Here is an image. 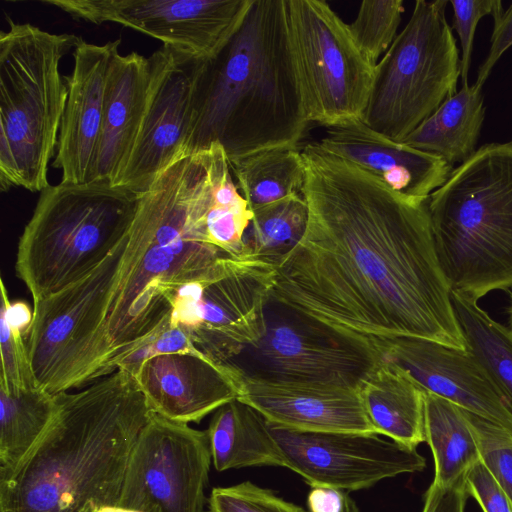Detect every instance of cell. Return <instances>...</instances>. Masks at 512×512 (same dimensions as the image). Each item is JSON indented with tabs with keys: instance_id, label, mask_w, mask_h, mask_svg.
Segmentation results:
<instances>
[{
	"instance_id": "6da1fadb",
	"label": "cell",
	"mask_w": 512,
	"mask_h": 512,
	"mask_svg": "<svg viewBox=\"0 0 512 512\" xmlns=\"http://www.w3.org/2000/svg\"><path fill=\"white\" fill-rule=\"evenodd\" d=\"M301 154L307 227L274 265L271 300L374 345L420 338L467 348L427 200L393 191L317 143Z\"/></svg>"
},
{
	"instance_id": "7a4b0ae2",
	"label": "cell",
	"mask_w": 512,
	"mask_h": 512,
	"mask_svg": "<svg viewBox=\"0 0 512 512\" xmlns=\"http://www.w3.org/2000/svg\"><path fill=\"white\" fill-rule=\"evenodd\" d=\"M226 161L223 147L214 143L179 158L139 194L102 329L97 378L117 371L169 322L180 289L230 256L210 244L205 227Z\"/></svg>"
},
{
	"instance_id": "3957f363",
	"label": "cell",
	"mask_w": 512,
	"mask_h": 512,
	"mask_svg": "<svg viewBox=\"0 0 512 512\" xmlns=\"http://www.w3.org/2000/svg\"><path fill=\"white\" fill-rule=\"evenodd\" d=\"M50 425L0 481V512H98L117 506L140 432L153 415L122 369L56 394Z\"/></svg>"
},
{
	"instance_id": "277c9868",
	"label": "cell",
	"mask_w": 512,
	"mask_h": 512,
	"mask_svg": "<svg viewBox=\"0 0 512 512\" xmlns=\"http://www.w3.org/2000/svg\"><path fill=\"white\" fill-rule=\"evenodd\" d=\"M309 120L289 49L284 0H253L200 74L186 155L220 144L229 161L297 147Z\"/></svg>"
},
{
	"instance_id": "5b68a950",
	"label": "cell",
	"mask_w": 512,
	"mask_h": 512,
	"mask_svg": "<svg viewBox=\"0 0 512 512\" xmlns=\"http://www.w3.org/2000/svg\"><path fill=\"white\" fill-rule=\"evenodd\" d=\"M452 292L478 301L512 288V143L483 145L427 200Z\"/></svg>"
},
{
	"instance_id": "8992f818",
	"label": "cell",
	"mask_w": 512,
	"mask_h": 512,
	"mask_svg": "<svg viewBox=\"0 0 512 512\" xmlns=\"http://www.w3.org/2000/svg\"><path fill=\"white\" fill-rule=\"evenodd\" d=\"M81 37L9 19L0 32V188L41 192L56 155L67 87L60 62Z\"/></svg>"
},
{
	"instance_id": "52a82bcc",
	"label": "cell",
	"mask_w": 512,
	"mask_h": 512,
	"mask_svg": "<svg viewBox=\"0 0 512 512\" xmlns=\"http://www.w3.org/2000/svg\"><path fill=\"white\" fill-rule=\"evenodd\" d=\"M139 195L105 184L60 182L40 192L18 241L15 271L33 302L78 282L128 234Z\"/></svg>"
},
{
	"instance_id": "ba28073f",
	"label": "cell",
	"mask_w": 512,
	"mask_h": 512,
	"mask_svg": "<svg viewBox=\"0 0 512 512\" xmlns=\"http://www.w3.org/2000/svg\"><path fill=\"white\" fill-rule=\"evenodd\" d=\"M447 4L416 1L406 26L375 66L361 120L394 141H404L456 93L461 58Z\"/></svg>"
},
{
	"instance_id": "9c48e42d",
	"label": "cell",
	"mask_w": 512,
	"mask_h": 512,
	"mask_svg": "<svg viewBox=\"0 0 512 512\" xmlns=\"http://www.w3.org/2000/svg\"><path fill=\"white\" fill-rule=\"evenodd\" d=\"M128 234L86 277L33 302L26 346L37 386L51 394L97 381L102 329Z\"/></svg>"
},
{
	"instance_id": "30bf717a",
	"label": "cell",
	"mask_w": 512,
	"mask_h": 512,
	"mask_svg": "<svg viewBox=\"0 0 512 512\" xmlns=\"http://www.w3.org/2000/svg\"><path fill=\"white\" fill-rule=\"evenodd\" d=\"M289 49L309 122L361 119L375 73L347 24L323 0H284Z\"/></svg>"
},
{
	"instance_id": "8fae6325",
	"label": "cell",
	"mask_w": 512,
	"mask_h": 512,
	"mask_svg": "<svg viewBox=\"0 0 512 512\" xmlns=\"http://www.w3.org/2000/svg\"><path fill=\"white\" fill-rule=\"evenodd\" d=\"M239 357L244 361L230 364L252 379L359 390L384 355L371 341L270 299L264 336Z\"/></svg>"
},
{
	"instance_id": "7c38bea8",
	"label": "cell",
	"mask_w": 512,
	"mask_h": 512,
	"mask_svg": "<svg viewBox=\"0 0 512 512\" xmlns=\"http://www.w3.org/2000/svg\"><path fill=\"white\" fill-rule=\"evenodd\" d=\"M274 282L273 264L227 256L205 278L179 290L169 324L181 328L205 357L228 364L264 336Z\"/></svg>"
},
{
	"instance_id": "4fadbf2b",
	"label": "cell",
	"mask_w": 512,
	"mask_h": 512,
	"mask_svg": "<svg viewBox=\"0 0 512 512\" xmlns=\"http://www.w3.org/2000/svg\"><path fill=\"white\" fill-rule=\"evenodd\" d=\"M211 462L207 430L153 413L132 451L117 506L139 512H203Z\"/></svg>"
},
{
	"instance_id": "5bb4252c",
	"label": "cell",
	"mask_w": 512,
	"mask_h": 512,
	"mask_svg": "<svg viewBox=\"0 0 512 512\" xmlns=\"http://www.w3.org/2000/svg\"><path fill=\"white\" fill-rule=\"evenodd\" d=\"M149 58L147 108L128 159L112 184L137 195L186 155L198 80L207 60L165 46Z\"/></svg>"
},
{
	"instance_id": "9a60e30c",
	"label": "cell",
	"mask_w": 512,
	"mask_h": 512,
	"mask_svg": "<svg viewBox=\"0 0 512 512\" xmlns=\"http://www.w3.org/2000/svg\"><path fill=\"white\" fill-rule=\"evenodd\" d=\"M253 0H42L77 21L112 22L165 47L215 57L242 25Z\"/></svg>"
},
{
	"instance_id": "2e32d148",
	"label": "cell",
	"mask_w": 512,
	"mask_h": 512,
	"mask_svg": "<svg viewBox=\"0 0 512 512\" xmlns=\"http://www.w3.org/2000/svg\"><path fill=\"white\" fill-rule=\"evenodd\" d=\"M285 462L311 487L367 489L400 474L422 471L416 449L374 433L299 431L269 424Z\"/></svg>"
},
{
	"instance_id": "e0dca14e",
	"label": "cell",
	"mask_w": 512,
	"mask_h": 512,
	"mask_svg": "<svg viewBox=\"0 0 512 512\" xmlns=\"http://www.w3.org/2000/svg\"><path fill=\"white\" fill-rule=\"evenodd\" d=\"M375 345L425 392L447 399L512 434V410L468 348L420 338H397Z\"/></svg>"
},
{
	"instance_id": "ac0fdd59",
	"label": "cell",
	"mask_w": 512,
	"mask_h": 512,
	"mask_svg": "<svg viewBox=\"0 0 512 512\" xmlns=\"http://www.w3.org/2000/svg\"><path fill=\"white\" fill-rule=\"evenodd\" d=\"M120 39L105 44L80 38L73 50L74 65L64 76L67 99L52 166L61 171V182L90 184L98 150L110 64Z\"/></svg>"
},
{
	"instance_id": "d6986e66",
	"label": "cell",
	"mask_w": 512,
	"mask_h": 512,
	"mask_svg": "<svg viewBox=\"0 0 512 512\" xmlns=\"http://www.w3.org/2000/svg\"><path fill=\"white\" fill-rule=\"evenodd\" d=\"M133 376L152 412L178 423H199L239 395L238 369L201 354H159Z\"/></svg>"
},
{
	"instance_id": "ffe728a7",
	"label": "cell",
	"mask_w": 512,
	"mask_h": 512,
	"mask_svg": "<svg viewBox=\"0 0 512 512\" xmlns=\"http://www.w3.org/2000/svg\"><path fill=\"white\" fill-rule=\"evenodd\" d=\"M237 399L259 412L269 424L280 427L377 434L358 389L267 382L249 378L239 371Z\"/></svg>"
},
{
	"instance_id": "44dd1931",
	"label": "cell",
	"mask_w": 512,
	"mask_h": 512,
	"mask_svg": "<svg viewBox=\"0 0 512 512\" xmlns=\"http://www.w3.org/2000/svg\"><path fill=\"white\" fill-rule=\"evenodd\" d=\"M317 145L382 180L393 191L426 201L448 179L453 166L443 158L394 141L361 119L327 127Z\"/></svg>"
},
{
	"instance_id": "7402d4cb",
	"label": "cell",
	"mask_w": 512,
	"mask_h": 512,
	"mask_svg": "<svg viewBox=\"0 0 512 512\" xmlns=\"http://www.w3.org/2000/svg\"><path fill=\"white\" fill-rule=\"evenodd\" d=\"M151 61L138 52L111 61L101 135L90 184L112 186L132 150L148 104Z\"/></svg>"
},
{
	"instance_id": "603a6c76",
	"label": "cell",
	"mask_w": 512,
	"mask_h": 512,
	"mask_svg": "<svg viewBox=\"0 0 512 512\" xmlns=\"http://www.w3.org/2000/svg\"><path fill=\"white\" fill-rule=\"evenodd\" d=\"M359 394L377 434L412 449L426 441L425 391L397 365L384 357Z\"/></svg>"
},
{
	"instance_id": "cb8c5ba5",
	"label": "cell",
	"mask_w": 512,
	"mask_h": 512,
	"mask_svg": "<svg viewBox=\"0 0 512 512\" xmlns=\"http://www.w3.org/2000/svg\"><path fill=\"white\" fill-rule=\"evenodd\" d=\"M207 433L212 463L219 472L254 466L285 467L266 419L238 399L214 412Z\"/></svg>"
},
{
	"instance_id": "d4e9b609",
	"label": "cell",
	"mask_w": 512,
	"mask_h": 512,
	"mask_svg": "<svg viewBox=\"0 0 512 512\" xmlns=\"http://www.w3.org/2000/svg\"><path fill=\"white\" fill-rule=\"evenodd\" d=\"M484 117L481 88L462 85L402 143L435 154L451 166L462 164L477 151Z\"/></svg>"
},
{
	"instance_id": "484cf974",
	"label": "cell",
	"mask_w": 512,
	"mask_h": 512,
	"mask_svg": "<svg viewBox=\"0 0 512 512\" xmlns=\"http://www.w3.org/2000/svg\"><path fill=\"white\" fill-rule=\"evenodd\" d=\"M425 437L434 458L432 483L439 487L462 480L480 461L466 410L429 392H425Z\"/></svg>"
},
{
	"instance_id": "4316f807",
	"label": "cell",
	"mask_w": 512,
	"mask_h": 512,
	"mask_svg": "<svg viewBox=\"0 0 512 512\" xmlns=\"http://www.w3.org/2000/svg\"><path fill=\"white\" fill-rule=\"evenodd\" d=\"M56 394L34 387L0 390V481L7 479L46 431L57 411Z\"/></svg>"
},
{
	"instance_id": "83f0119b",
	"label": "cell",
	"mask_w": 512,
	"mask_h": 512,
	"mask_svg": "<svg viewBox=\"0 0 512 512\" xmlns=\"http://www.w3.org/2000/svg\"><path fill=\"white\" fill-rule=\"evenodd\" d=\"M230 162L232 174L250 211L302 194L305 167L297 147L259 151Z\"/></svg>"
},
{
	"instance_id": "f1b7e54d",
	"label": "cell",
	"mask_w": 512,
	"mask_h": 512,
	"mask_svg": "<svg viewBox=\"0 0 512 512\" xmlns=\"http://www.w3.org/2000/svg\"><path fill=\"white\" fill-rule=\"evenodd\" d=\"M452 304L466 346L485 367L512 410V333L478 301L452 292Z\"/></svg>"
},
{
	"instance_id": "f546056e",
	"label": "cell",
	"mask_w": 512,
	"mask_h": 512,
	"mask_svg": "<svg viewBox=\"0 0 512 512\" xmlns=\"http://www.w3.org/2000/svg\"><path fill=\"white\" fill-rule=\"evenodd\" d=\"M307 222L308 206L302 194L252 211L244 238L248 255L277 264L301 240Z\"/></svg>"
},
{
	"instance_id": "4dcf8cb0",
	"label": "cell",
	"mask_w": 512,
	"mask_h": 512,
	"mask_svg": "<svg viewBox=\"0 0 512 512\" xmlns=\"http://www.w3.org/2000/svg\"><path fill=\"white\" fill-rule=\"evenodd\" d=\"M0 292V390L16 392L38 387L26 346V334L33 312L26 303L10 302L2 278Z\"/></svg>"
},
{
	"instance_id": "1f68e13d",
	"label": "cell",
	"mask_w": 512,
	"mask_h": 512,
	"mask_svg": "<svg viewBox=\"0 0 512 512\" xmlns=\"http://www.w3.org/2000/svg\"><path fill=\"white\" fill-rule=\"evenodd\" d=\"M403 12L402 0H365L347 24L357 47L373 65L395 40Z\"/></svg>"
},
{
	"instance_id": "d6a6232c",
	"label": "cell",
	"mask_w": 512,
	"mask_h": 512,
	"mask_svg": "<svg viewBox=\"0 0 512 512\" xmlns=\"http://www.w3.org/2000/svg\"><path fill=\"white\" fill-rule=\"evenodd\" d=\"M480 460L512 502V434L503 427L466 411Z\"/></svg>"
},
{
	"instance_id": "836d02e7",
	"label": "cell",
	"mask_w": 512,
	"mask_h": 512,
	"mask_svg": "<svg viewBox=\"0 0 512 512\" xmlns=\"http://www.w3.org/2000/svg\"><path fill=\"white\" fill-rule=\"evenodd\" d=\"M208 505L209 512H309L251 481L213 488Z\"/></svg>"
},
{
	"instance_id": "e575fe53",
	"label": "cell",
	"mask_w": 512,
	"mask_h": 512,
	"mask_svg": "<svg viewBox=\"0 0 512 512\" xmlns=\"http://www.w3.org/2000/svg\"><path fill=\"white\" fill-rule=\"evenodd\" d=\"M453 27L458 34L461 55V79L468 84V74L472 60L473 42L479 21L487 15L493 18L503 12L500 0H451Z\"/></svg>"
},
{
	"instance_id": "d590c367",
	"label": "cell",
	"mask_w": 512,
	"mask_h": 512,
	"mask_svg": "<svg viewBox=\"0 0 512 512\" xmlns=\"http://www.w3.org/2000/svg\"><path fill=\"white\" fill-rule=\"evenodd\" d=\"M464 484L483 512H512V502L481 460L466 473Z\"/></svg>"
},
{
	"instance_id": "8d00e7d4",
	"label": "cell",
	"mask_w": 512,
	"mask_h": 512,
	"mask_svg": "<svg viewBox=\"0 0 512 512\" xmlns=\"http://www.w3.org/2000/svg\"><path fill=\"white\" fill-rule=\"evenodd\" d=\"M489 52L478 69L475 85L482 89L492 69L502 54L512 46V3L501 14L494 17Z\"/></svg>"
},
{
	"instance_id": "74e56055",
	"label": "cell",
	"mask_w": 512,
	"mask_h": 512,
	"mask_svg": "<svg viewBox=\"0 0 512 512\" xmlns=\"http://www.w3.org/2000/svg\"><path fill=\"white\" fill-rule=\"evenodd\" d=\"M424 496L422 512H464L468 494L462 479L448 487L432 483Z\"/></svg>"
},
{
	"instance_id": "f35d334b",
	"label": "cell",
	"mask_w": 512,
	"mask_h": 512,
	"mask_svg": "<svg viewBox=\"0 0 512 512\" xmlns=\"http://www.w3.org/2000/svg\"><path fill=\"white\" fill-rule=\"evenodd\" d=\"M345 495L344 491L331 487H312L307 497L309 512H343Z\"/></svg>"
},
{
	"instance_id": "ab89813d",
	"label": "cell",
	"mask_w": 512,
	"mask_h": 512,
	"mask_svg": "<svg viewBox=\"0 0 512 512\" xmlns=\"http://www.w3.org/2000/svg\"><path fill=\"white\" fill-rule=\"evenodd\" d=\"M343 512H360L356 502L347 493L345 495Z\"/></svg>"
},
{
	"instance_id": "60d3db41",
	"label": "cell",
	"mask_w": 512,
	"mask_h": 512,
	"mask_svg": "<svg viewBox=\"0 0 512 512\" xmlns=\"http://www.w3.org/2000/svg\"><path fill=\"white\" fill-rule=\"evenodd\" d=\"M98 512H139V511L123 508L120 506H109V507H104V508L100 509Z\"/></svg>"
},
{
	"instance_id": "b9f144b4",
	"label": "cell",
	"mask_w": 512,
	"mask_h": 512,
	"mask_svg": "<svg viewBox=\"0 0 512 512\" xmlns=\"http://www.w3.org/2000/svg\"><path fill=\"white\" fill-rule=\"evenodd\" d=\"M509 330L512 333V288L510 289Z\"/></svg>"
},
{
	"instance_id": "7bdbcfd3",
	"label": "cell",
	"mask_w": 512,
	"mask_h": 512,
	"mask_svg": "<svg viewBox=\"0 0 512 512\" xmlns=\"http://www.w3.org/2000/svg\"><path fill=\"white\" fill-rule=\"evenodd\" d=\"M510 142L512 143V140Z\"/></svg>"
}]
</instances>
